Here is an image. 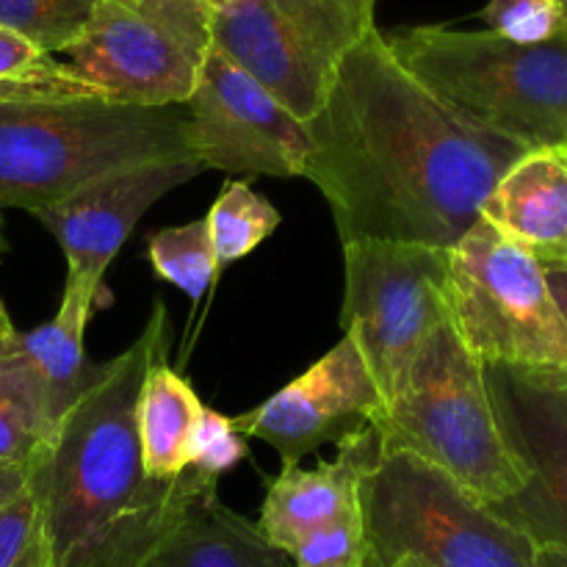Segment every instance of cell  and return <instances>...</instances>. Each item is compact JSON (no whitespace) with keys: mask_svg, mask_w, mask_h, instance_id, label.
I'll return each mask as SVG.
<instances>
[{"mask_svg":"<svg viewBox=\"0 0 567 567\" xmlns=\"http://www.w3.org/2000/svg\"><path fill=\"white\" fill-rule=\"evenodd\" d=\"M369 567H535L537 546L446 471L402 449L380 452L360 482Z\"/></svg>","mask_w":567,"mask_h":567,"instance_id":"obj_6","label":"cell"},{"mask_svg":"<svg viewBox=\"0 0 567 567\" xmlns=\"http://www.w3.org/2000/svg\"><path fill=\"white\" fill-rule=\"evenodd\" d=\"M280 210L249 183L227 181L205 216L219 266L241 260L260 247L280 227Z\"/></svg>","mask_w":567,"mask_h":567,"instance_id":"obj_20","label":"cell"},{"mask_svg":"<svg viewBox=\"0 0 567 567\" xmlns=\"http://www.w3.org/2000/svg\"><path fill=\"white\" fill-rule=\"evenodd\" d=\"M0 567H53L42 513L28 487L0 509Z\"/></svg>","mask_w":567,"mask_h":567,"instance_id":"obj_23","label":"cell"},{"mask_svg":"<svg viewBox=\"0 0 567 567\" xmlns=\"http://www.w3.org/2000/svg\"><path fill=\"white\" fill-rule=\"evenodd\" d=\"M14 324H11V319H9V313H6V308H3V302H0V349L6 347V343L11 341V336H14Z\"/></svg>","mask_w":567,"mask_h":567,"instance_id":"obj_34","label":"cell"},{"mask_svg":"<svg viewBox=\"0 0 567 567\" xmlns=\"http://www.w3.org/2000/svg\"><path fill=\"white\" fill-rule=\"evenodd\" d=\"M482 219L540 264H567V147L520 155L485 199Z\"/></svg>","mask_w":567,"mask_h":567,"instance_id":"obj_17","label":"cell"},{"mask_svg":"<svg viewBox=\"0 0 567 567\" xmlns=\"http://www.w3.org/2000/svg\"><path fill=\"white\" fill-rule=\"evenodd\" d=\"M380 437L369 426L338 441V457L316 468H282L260 509L258 532L291 557L316 532L360 509V482L380 457Z\"/></svg>","mask_w":567,"mask_h":567,"instance_id":"obj_16","label":"cell"},{"mask_svg":"<svg viewBox=\"0 0 567 567\" xmlns=\"http://www.w3.org/2000/svg\"><path fill=\"white\" fill-rule=\"evenodd\" d=\"M6 249V236H3V219H0V255H3Z\"/></svg>","mask_w":567,"mask_h":567,"instance_id":"obj_36","label":"cell"},{"mask_svg":"<svg viewBox=\"0 0 567 567\" xmlns=\"http://www.w3.org/2000/svg\"><path fill=\"white\" fill-rule=\"evenodd\" d=\"M391 53L460 116L535 147H567V33L524 44L493 31L415 25Z\"/></svg>","mask_w":567,"mask_h":567,"instance_id":"obj_4","label":"cell"},{"mask_svg":"<svg viewBox=\"0 0 567 567\" xmlns=\"http://www.w3.org/2000/svg\"><path fill=\"white\" fill-rule=\"evenodd\" d=\"M59 55L61 66L103 100L144 109L186 105L203 59L127 0H103Z\"/></svg>","mask_w":567,"mask_h":567,"instance_id":"obj_12","label":"cell"},{"mask_svg":"<svg viewBox=\"0 0 567 567\" xmlns=\"http://www.w3.org/2000/svg\"><path fill=\"white\" fill-rule=\"evenodd\" d=\"M288 567H369L360 509L316 532L288 557Z\"/></svg>","mask_w":567,"mask_h":567,"instance_id":"obj_25","label":"cell"},{"mask_svg":"<svg viewBox=\"0 0 567 567\" xmlns=\"http://www.w3.org/2000/svg\"><path fill=\"white\" fill-rule=\"evenodd\" d=\"M482 20L498 37L524 44L551 42L567 33L565 0H491Z\"/></svg>","mask_w":567,"mask_h":567,"instance_id":"obj_24","label":"cell"},{"mask_svg":"<svg viewBox=\"0 0 567 567\" xmlns=\"http://www.w3.org/2000/svg\"><path fill=\"white\" fill-rule=\"evenodd\" d=\"M535 567H567V548H563V546H537Z\"/></svg>","mask_w":567,"mask_h":567,"instance_id":"obj_33","label":"cell"},{"mask_svg":"<svg viewBox=\"0 0 567 567\" xmlns=\"http://www.w3.org/2000/svg\"><path fill=\"white\" fill-rule=\"evenodd\" d=\"M377 3L219 0L210 6V44L308 122L324 103L343 55L377 28Z\"/></svg>","mask_w":567,"mask_h":567,"instance_id":"obj_8","label":"cell"},{"mask_svg":"<svg viewBox=\"0 0 567 567\" xmlns=\"http://www.w3.org/2000/svg\"><path fill=\"white\" fill-rule=\"evenodd\" d=\"M565 25H567V0H565Z\"/></svg>","mask_w":567,"mask_h":567,"instance_id":"obj_38","label":"cell"},{"mask_svg":"<svg viewBox=\"0 0 567 567\" xmlns=\"http://www.w3.org/2000/svg\"><path fill=\"white\" fill-rule=\"evenodd\" d=\"M380 449H402L446 471L485 504L518 496L524 474L498 430L485 365L452 321L437 327L410 363L391 402L371 419Z\"/></svg>","mask_w":567,"mask_h":567,"instance_id":"obj_5","label":"cell"},{"mask_svg":"<svg viewBox=\"0 0 567 567\" xmlns=\"http://www.w3.org/2000/svg\"><path fill=\"white\" fill-rule=\"evenodd\" d=\"M302 177L324 194L341 244L449 249L480 221L504 172L529 147L460 116L371 28L305 122Z\"/></svg>","mask_w":567,"mask_h":567,"instance_id":"obj_1","label":"cell"},{"mask_svg":"<svg viewBox=\"0 0 567 567\" xmlns=\"http://www.w3.org/2000/svg\"><path fill=\"white\" fill-rule=\"evenodd\" d=\"M247 454V437L233 426V421L205 408L194 430L192 446H188V468L219 480L225 471L236 468Z\"/></svg>","mask_w":567,"mask_h":567,"instance_id":"obj_26","label":"cell"},{"mask_svg":"<svg viewBox=\"0 0 567 567\" xmlns=\"http://www.w3.org/2000/svg\"><path fill=\"white\" fill-rule=\"evenodd\" d=\"M382 410L380 388L365 365L358 341L343 332L341 341L305 374L266 399L233 426L244 437H260L293 468L305 454L324 443L343 441L371 424Z\"/></svg>","mask_w":567,"mask_h":567,"instance_id":"obj_13","label":"cell"},{"mask_svg":"<svg viewBox=\"0 0 567 567\" xmlns=\"http://www.w3.org/2000/svg\"><path fill=\"white\" fill-rule=\"evenodd\" d=\"M199 172H205V166L197 158L153 161L100 177L61 203L33 210L64 249L66 282L92 288L103 297L105 271L136 221L164 194L194 181Z\"/></svg>","mask_w":567,"mask_h":567,"instance_id":"obj_14","label":"cell"},{"mask_svg":"<svg viewBox=\"0 0 567 567\" xmlns=\"http://www.w3.org/2000/svg\"><path fill=\"white\" fill-rule=\"evenodd\" d=\"M103 0H0V28L22 33L44 53L59 55L92 20Z\"/></svg>","mask_w":567,"mask_h":567,"instance_id":"obj_22","label":"cell"},{"mask_svg":"<svg viewBox=\"0 0 567 567\" xmlns=\"http://www.w3.org/2000/svg\"><path fill=\"white\" fill-rule=\"evenodd\" d=\"M543 275H546L548 291H551L554 302H557L559 313H563L567 324V264H540Z\"/></svg>","mask_w":567,"mask_h":567,"instance_id":"obj_32","label":"cell"},{"mask_svg":"<svg viewBox=\"0 0 567 567\" xmlns=\"http://www.w3.org/2000/svg\"><path fill=\"white\" fill-rule=\"evenodd\" d=\"M205 404L197 391L158 360L147 371L136 404V432L144 471L153 480H175L188 471V446Z\"/></svg>","mask_w":567,"mask_h":567,"instance_id":"obj_19","label":"cell"},{"mask_svg":"<svg viewBox=\"0 0 567 567\" xmlns=\"http://www.w3.org/2000/svg\"><path fill=\"white\" fill-rule=\"evenodd\" d=\"M83 97H100V94L81 81H72V83L0 81V100H83Z\"/></svg>","mask_w":567,"mask_h":567,"instance_id":"obj_30","label":"cell"},{"mask_svg":"<svg viewBox=\"0 0 567 567\" xmlns=\"http://www.w3.org/2000/svg\"><path fill=\"white\" fill-rule=\"evenodd\" d=\"M186 114L194 158L205 169L282 181L302 177L310 153L305 122L216 44H208L199 59Z\"/></svg>","mask_w":567,"mask_h":567,"instance_id":"obj_11","label":"cell"},{"mask_svg":"<svg viewBox=\"0 0 567 567\" xmlns=\"http://www.w3.org/2000/svg\"><path fill=\"white\" fill-rule=\"evenodd\" d=\"M449 313V249L402 241L343 247V332L358 341L382 408L402 385L421 343Z\"/></svg>","mask_w":567,"mask_h":567,"instance_id":"obj_9","label":"cell"},{"mask_svg":"<svg viewBox=\"0 0 567 567\" xmlns=\"http://www.w3.org/2000/svg\"><path fill=\"white\" fill-rule=\"evenodd\" d=\"M147 20L186 44L192 53L203 55L210 44V9L205 0H127Z\"/></svg>","mask_w":567,"mask_h":567,"instance_id":"obj_27","label":"cell"},{"mask_svg":"<svg viewBox=\"0 0 567 567\" xmlns=\"http://www.w3.org/2000/svg\"><path fill=\"white\" fill-rule=\"evenodd\" d=\"M0 81L72 83L78 78H72L55 55L44 53L31 39L0 28Z\"/></svg>","mask_w":567,"mask_h":567,"instance_id":"obj_28","label":"cell"},{"mask_svg":"<svg viewBox=\"0 0 567 567\" xmlns=\"http://www.w3.org/2000/svg\"><path fill=\"white\" fill-rule=\"evenodd\" d=\"M142 567H288V557L264 540L258 526L225 507L214 485L188 504Z\"/></svg>","mask_w":567,"mask_h":567,"instance_id":"obj_18","label":"cell"},{"mask_svg":"<svg viewBox=\"0 0 567 567\" xmlns=\"http://www.w3.org/2000/svg\"><path fill=\"white\" fill-rule=\"evenodd\" d=\"M147 258L155 275L181 288L192 302L203 299L219 269L205 219H194L181 227H164L150 236Z\"/></svg>","mask_w":567,"mask_h":567,"instance_id":"obj_21","label":"cell"},{"mask_svg":"<svg viewBox=\"0 0 567 567\" xmlns=\"http://www.w3.org/2000/svg\"><path fill=\"white\" fill-rule=\"evenodd\" d=\"M166 310L155 302L136 341L105 363L97 385L28 463L53 567H142L214 476L144 471L136 404L147 371L166 358Z\"/></svg>","mask_w":567,"mask_h":567,"instance_id":"obj_2","label":"cell"},{"mask_svg":"<svg viewBox=\"0 0 567 567\" xmlns=\"http://www.w3.org/2000/svg\"><path fill=\"white\" fill-rule=\"evenodd\" d=\"M194 158L186 105L0 100V208L39 210L153 161Z\"/></svg>","mask_w":567,"mask_h":567,"instance_id":"obj_3","label":"cell"},{"mask_svg":"<svg viewBox=\"0 0 567 567\" xmlns=\"http://www.w3.org/2000/svg\"><path fill=\"white\" fill-rule=\"evenodd\" d=\"M28 487V471L20 465H0V509Z\"/></svg>","mask_w":567,"mask_h":567,"instance_id":"obj_31","label":"cell"},{"mask_svg":"<svg viewBox=\"0 0 567 567\" xmlns=\"http://www.w3.org/2000/svg\"><path fill=\"white\" fill-rule=\"evenodd\" d=\"M482 365L498 430L524 474L518 496L493 513L535 546L567 548V369Z\"/></svg>","mask_w":567,"mask_h":567,"instance_id":"obj_10","label":"cell"},{"mask_svg":"<svg viewBox=\"0 0 567 567\" xmlns=\"http://www.w3.org/2000/svg\"><path fill=\"white\" fill-rule=\"evenodd\" d=\"M391 567H426V565H421L419 559H399V563H393Z\"/></svg>","mask_w":567,"mask_h":567,"instance_id":"obj_35","label":"cell"},{"mask_svg":"<svg viewBox=\"0 0 567 567\" xmlns=\"http://www.w3.org/2000/svg\"><path fill=\"white\" fill-rule=\"evenodd\" d=\"M97 299L92 288L66 282L59 313L37 330L14 332L0 349V380L39 415L48 443L105 371V363H92L83 347Z\"/></svg>","mask_w":567,"mask_h":567,"instance_id":"obj_15","label":"cell"},{"mask_svg":"<svg viewBox=\"0 0 567 567\" xmlns=\"http://www.w3.org/2000/svg\"><path fill=\"white\" fill-rule=\"evenodd\" d=\"M205 3H208V9H210V6H214V3H219V0H205Z\"/></svg>","mask_w":567,"mask_h":567,"instance_id":"obj_37","label":"cell"},{"mask_svg":"<svg viewBox=\"0 0 567 567\" xmlns=\"http://www.w3.org/2000/svg\"><path fill=\"white\" fill-rule=\"evenodd\" d=\"M48 443L42 426L33 419L31 410L0 388V465H20L28 468L33 454Z\"/></svg>","mask_w":567,"mask_h":567,"instance_id":"obj_29","label":"cell"},{"mask_svg":"<svg viewBox=\"0 0 567 567\" xmlns=\"http://www.w3.org/2000/svg\"><path fill=\"white\" fill-rule=\"evenodd\" d=\"M449 313L482 363L567 369V324L540 260L482 216L449 247Z\"/></svg>","mask_w":567,"mask_h":567,"instance_id":"obj_7","label":"cell"}]
</instances>
